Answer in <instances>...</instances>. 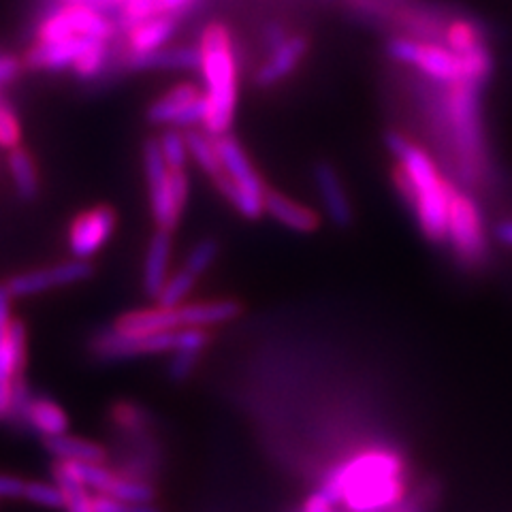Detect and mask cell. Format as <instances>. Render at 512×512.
Here are the masks:
<instances>
[{
	"label": "cell",
	"mask_w": 512,
	"mask_h": 512,
	"mask_svg": "<svg viewBox=\"0 0 512 512\" xmlns=\"http://www.w3.org/2000/svg\"><path fill=\"white\" fill-rule=\"evenodd\" d=\"M9 171L15 188H18L24 199H32L37 195V169L26 150H11L9 154Z\"/></svg>",
	"instance_id": "26"
},
{
	"label": "cell",
	"mask_w": 512,
	"mask_h": 512,
	"mask_svg": "<svg viewBox=\"0 0 512 512\" xmlns=\"http://www.w3.org/2000/svg\"><path fill=\"white\" fill-rule=\"evenodd\" d=\"M242 312V306L233 299H214V301H197L182 303L178 308L182 327H214L229 323Z\"/></svg>",
	"instance_id": "17"
},
{
	"label": "cell",
	"mask_w": 512,
	"mask_h": 512,
	"mask_svg": "<svg viewBox=\"0 0 512 512\" xmlns=\"http://www.w3.org/2000/svg\"><path fill=\"white\" fill-rule=\"evenodd\" d=\"M15 75H18V62L7 56H0V86L9 84Z\"/></svg>",
	"instance_id": "41"
},
{
	"label": "cell",
	"mask_w": 512,
	"mask_h": 512,
	"mask_svg": "<svg viewBox=\"0 0 512 512\" xmlns=\"http://www.w3.org/2000/svg\"><path fill=\"white\" fill-rule=\"evenodd\" d=\"M20 143V122L7 103H0V148H15Z\"/></svg>",
	"instance_id": "33"
},
{
	"label": "cell",
	"mask_w": 512,
	"mask_h": 512,
	"mask_svg": "<svg viewBox=\"0 0 512 512\" xmlns=\"http://www.w3.org/2000/svg\"><path fill=\"white\" fill-rule=\"evenodd\" d=\"M448 47L459 56H466L470 52H474L476 47L483 45V41H480L478 37V30L474 24L470 22H453L451 26L446 28V35H444Z\"/></svg>",
	"instance_id": "28"
},
{
	"label": "cell",
	"mask_w": 512,
	"mask_h": 512,
	"mask_svg": "<svg viewBox=\"0 0 512 512\" xmlns=\"http://www.w3.org/2000/svg\"><path fill=\"white\" fill-rule=\"evenodd\" d=\"M303 512H333V502L325 493H314L306 506H303Z\"/></svg>",
	"instance_id": "39"
},
{
	"label": "cell",
	"mask_w": 512,
	"mask_h": 512,
	"mask_svg": "<svg viewBox=\"0 0 512 512\" xmlns=\"http://www.w3.org/2000/svg\"><path fill=\"white\" fill-rule=\"evenodd\" d=\"M24 500L45 508H64L62 491L56 483L47 485V483H41V480H30L24 489Z\"/></svg>",
	"instance_id": "30"
},
{
	"label": "cell",
	"mask_w": 512,
	"mask_h": 512,
	"mask_svg": "<svg viewBox=\"0 0 512 512\" xmlns=\"http://www.w3.org/2000/svg\"><path fill=\"white\" fill-rule=\"evenodd\" d=\"M150 120L156 124L192 126L205 120V92L199 88L182 84L169 90L165 96L150 107Z\"/></svg>",
	"instance_id": "8"
},
{
	"label": "cell",
	"mask_w": 512,
	"mask_h": 512,
	"mask_svg": "<svg viewBox=\"0 0 512 512\" xmlns=\"http://www.w3.org/2000/svg\"><path fill=\"white\" fill-rule=\"evenodd\" d=\"M62 5H92V3H103V0H60Z\"/></svg>",
	"instance_id": "45"
},
{
	"label": "cell",
	"mask_w": 512,
	"mask_h": 512,
	"mask_svg": "<svg viewBox=\"0 0 512 512\" xmlns=\"http://www.w3.org/2000/svg\"><path fill=\"white\" fill-rule=\"evenodd\" d=\"M169 256H171V231L158 229L152 237L146 265H143V286L150 297H158L169 280Z\"/></svg>",
	"instance_id": "18"
},
{
	"label": "cell",
	"mask_w": 512,
	"mask_h": 512,
	"mask_svg": "<svg viewBox=\"0 0 512 512\" xmlns=\"http://www.w3.org/2000/svg\"><path fill=\"white\" fill-rule=\"evenodd\" d=\"M175 30V22L171 15H156V18L143 20L133 26L131 35H128V54L133 56H146L163 47Z\"/></svg>",
	"instance_id": "19"
},
{
	"label": "cell",
	"mask_w": 512,
	"mask_h": 512,
	"mask_svg": "<svg viewBox=\"0 0 512 512\" xmlns=\"http://www.w3.org/2000/svg\"><path fill=\"white\" fill-rule=\"evenodd\" d=\"M96 41L88 37H69L58 41H39L35 50L28 54V62L37 69L62 71L67 67H75V62L82 58L86 47ZM101 41V39H99Z\"/></svg>",
	"instance_id": "13"
},
{
	"label": "cell",
	"mask_w": 512,
	"mask_h": 512,
	"mask_svg": "<svg viewBox=\"0 0 512 512\" xmlns=\"http://www.w3.org/2000/svg\"><path fill=\"white\" fill-rule=\"evenodd\" d=\"M478 79L461 77L459 82L453 84L451 92V114L457 137L466 152L476 150V137H478Z\"/></svg>",
	"instance_id": "12"
},
{
	"label": "cell",
	"mask_w": 512,
	"mask_h": 512,
	"mask_svg": "<svg viewBox=\"0 0 512 512\" xmlns=\"http://www.w3.org/2000/svg\"><path fill=\"white\" fill-rule=\"evenodd\" d=\"M495 235H498V242L512 248V220H504L498 224V229H495Z\"/></svg>",
	"instance_id": "43"
},
{
	"label": "cell",
	"mask_w": 512,
	"mask_h": 512,
	"mask_svg": "<svg viewBox=\"0 0 512 512\" xmlns=\"http://www.w3.org/2000/svg\"><path fill=\"white\" fill-rule=\"evenodd\" d=\"M45 448L50 451L58 461H71V463H105L107 453L101 444H96L86 438H77L62 434L56 438H45Z\"/></svg>",
	"instance_id": "23"
},
{
	"label": "cell",
	"mask_w": 512,
	"mask_h": 512,
	"mask_svg": "<svg viewBox=\"0 0 512 512\" xmlns=\"http://www.w3.org/2000/svg\"><path fill=\"white\" fill-rule=\"evenodd\" d=\"M265 212H269L284 227L299 231V233H312L320 227V218L316 212L308 210L295 201H291L278 192H267L265 195Z\"/></svg>",
	"instance_id": "21"
},
{
	"label": "cell",
	"mask_w": 512,
	"mask_h": 512,
	"mask_svg": "<svg viewBox=\"0 0 512 512\" xmlns=\"http://www.w3.org/2000/svg\"><path fill=\"white\" fill-rule=\"evenodd\" d=\"M192 3H195V0H156V7L160 15H173L188 9Z\"/></svg>",
	"instance_id": "40"
},
{
	"label": "cell",
	"mask_w": 512,
	"mask_h": 512,
	"mask_svg": "<svg viewBox=\"0 0 512 512\" xmlns=\"http://www.w3.org/2000/svg\"><path fill=\"white\" fill-rule=\"evenodd\" d=\"M387 512H419V508H416L414 502H404L399 500L397 504H393L391 508H387Z\"/></svg>",
	"instance_id": "44"
},
{
	"label": "cell",
	"mask_w": 512,
	"mask_h": 512,
	"mask_svg": "<svg viewBox=\"0 0 512 512\" xmlns=\"http://www.w3.org/2000/svg\"><path fill=\"white\" fill-rule=\"evenodd\" d=\"M69 37H88L107 41L111 24L92 5H62L39 26V41H58Z\"/></svg>",
	"instance_id": "7"
},
{
	"label": "cell",
	"mask_w": 512,
	"mask_h": 512,
	"mask_svg": "<svg viewBox=\"0 0 512 512\" xmlns=\"http://www.w3.org/2000/svg\"><path fill=\"white\" fill-rule=\"evenodd\" d=\"M387 54L397 62L414 64V67H419L425 75L438 79V82L455 84L463 77V58L455 54L451 47L395 37L387 45Z\"/></svg>",
	"instance_id": "5"
},
{
	"label": "cell",
	"mask_w": 512,
	"mask_h": 512,
	"mask_svg": "<svg viewBox=\"0 0 512 512\" xmlns=\"http://www.w3.org/2000/svg\"><path fill=\"white\" fill-rule=\"evenodd\" d=\"M11 293L7 286H0V342L7 338V333L11 329Z\"/></svg>",
	"instance_id": "38"
},
{
	"label": "cell",
	"mask_w": 512,
	"mask_h": 512,
	"mask_svg": "<svg viewBox=\"0 0 512 512\" xmlns=\"http://www.w3.org/2000/svg\"><path fill=\"white\" fill-rule=\"evenodd\" d=\"M201 52L197 47H173V50H160L146 54V56H133L131 67L133 69H199Z\"/></svg>",
	"instance_id": "24"
},
{
	"label": "cell",
	"mask_w": 512,
	"mask_h": 512,
	"mask_svg": "<svg viewBox=\"0 0 512 512\" xmlns=\"http://www.w3.org/2000/svg\"><path fill=\"white\" fill-rule=\"evenodd\" d=\"M26 425L43 438H56L69 431V416L56 402L45 397H32L26 412Z\"/></svg>",
	"instance_id": "22"
},
{
	"label": "cell",
	"mask_w": 512,
	"mask_h": 512,
	"mask_svg": "<svg viewBox=\"0 0 512 512\" xmlns=\"http://www.w3.org/2000/svg\"><path fill=\"white\" fill-rule=\"evenodd\" d=\"M199 69L205 82V120L207 135L222 137L233 124L237 105V60L229 30L222 24L207 26L201 43Z\"/></svg>",
	"instance_id": "2"
},
{
	"label": "cell",
	"mask_w": 512,
	"mask_h": 512,
	"mask_svg": "<svg viewBox=\"0 0 512 512\" xmlns=\"http://www.w3.org/2000/svg\"><path fill=\"white\" fill-rule=\"evenodd\" d=\"M216 143L224 167L218 178H214L216 188L231 201V205L239 214L250 220L261 218L265 212L267 192L263 188L261 178L252 169L242 146L227 135L216 137Z\"/></svg>",
	"instance_id": "3"
},
{
	"label": "cell",
	"mask_w": 512,
	"mask_h": 512,
	"mask_svg": "<svg viewBox=\"0 0 512 512\" xmlns=\"http://www.w3.org/2000/svg\"><path fill=\"white\" fill-rule=\"evenodd\" d=\"M308 54V39L306 37H288L274 52H269L267 62L261 67L256 82L259 86H274L282 82L284 77L291 75L297 64Z\"/></svg>",
	"instance_id": "16"
},
{
	"label": "cell",
	"mask_w": 512,
	"mask_h": 512,
	"mask_svg": "<svg viewBox=\"0 0 512 512\" xmlns=\"http://www.w3.org/2000/svg\"><path fill=\"white\" fill-rule=\"evenodd\" d=\"M195 282H197V276L190 274L186 267H182L178 274H173L165 282L163 291L158 293V297H156L158 306H163V308H180L182 303H184V299L188 297V293L192 291V286H195Z\"/></svg>",
	"instance_id": "27"
},
{
	"label": "cell",
	"mask_w": 512,
	"mask_h": 512,
	"mask_svg": "<svg viewBox=\"0 0 512 512\" xmlns=\"http://www.w3.org/2000/svg\"><path fill=\"white\" fill-rule=\"evenodd\" d=\"M92 504H94V512H160L152 504L122 502V500L111 498V495H105V493L92 495Z\"/></svg>",
	"instance_id": "34"
},
{
	"label": "cell",
	"mask_w": 512,
	"mask_h": 512,
	"mask_svg": "<svg viewBox=\"0 0 512 512\" xmlns=\"http://www.w3.org/2000/svg\"><path fill=\"white\" fill-rule=\"evenodd\" d=\"M92 276V267L82 261L75 259L69 263H60L54 267H45L37 271H28V274L15 276L7 282V288L11 297H30L43 291H50L56 286H69L75 282H82Z\"/></svg>",
	"instance_id": "9"
},
{
	"label": "cell",
	"mask_w": 512,
	"mask_h": 512,
	"mask_svg": "<svg viewBox=\"0 0 512 512\" xmlns=\"http://www.w3.org/2000/svg\"><path fill=\"white\" fill-rule=\"evenodd\" d=\"M314 182L320 192V199L325 203V210L331 222L335 227H350L352 207L335 169L329 163H318L314 167Z\"/></svg>",
	"instance_id": "15"
},
{
	"label": "cell",
	"mask_w": 512,
	"mask_h": 512,
	"mask_svg": "<svg viewBox=\"0 0 512 512\" xmlns=\"http://www.w3.org/2000/svg\"><path fill=\"white\" fill-rule=\"evenodd\" d=\"M114 327L126 335H135V338H146V335H156L165 331L182 329L178 308H163L158 306L150 310H137L122 314Z\"/></svg>",
	"instance_id": "14"
},
{
	"label": "cell",
	"mask_w": 512,
	"mask_h": 512,
	"mask_svg": "<svg viewBox=\"0 0 512 512\" xmlns=\"http://www.w3.org/2000/svg\"><path fill=\"white\" fill-rule=\"evenodd\" d=\"M105 3H109V5H126V3H131V0H105Z\"/></svg>",
	"instance_id": "46"
},
{
	"label": "cell",
	"mask_w": 512,
	"mask_h": 512,
	"mask_svg": "<svg viewBox=\"0 0 512 512\" xmlns=\"http://www.w3.org/2000/svg\"><path fill=\"white\" fill-rule=\"evenodd\" d=\"M26 480L13 474H0V500H24Z\"/></svg>",
	"instance_id": "37"
},
{
	"label": "cell",
	"mask_w": 512,
	"mask_h": 512,
	"mask_svg": "<svg viewBox=\"0 0 512 512\" xmlns=\"http://www.w3.org/2000/svg\"><path fill=\"white\" fill-rule=\"evenodd\" d=\"M199 359V352H188V350H178L173 355L171 363H169V376L173 380H186L192 372V367L197 365Z\"/></svg>",
	"instance_id": "36"
},
{
	"label": "cell",
	"mask_w": 512,
	"mask_h": 512,
	"mask_svg": "<svg viewBox=\"0 0 512 512\" xmlns=\"http://www.w3.org/2000/svg\"><path fill=\"white\" fill-rule=\"evenodd\" d=\"M186 146H188V156L210 175V178H218V175L224 171L222 167V158L218 152V143L216 137L210 139L207 135L201 133H188L186 135Z\"/></svg>",
	"instance_id": "25"
},
{
	"label": "cell",
	"mask_w": 512,
	"mask_h": 512,
	"mask_svg": "<svg viewBox=\"0 0 512 512\" xmlns=\"http://www.w3.org/2000/svg\"><path fill=\"white\" fill-rule=\"evenodd\" d=\"M111 419H114V423L118 427H124V429H139L146 425V412H143L141 408L133 406V404H118L114 406V410H111Z\"/></svg>",
	"instance_id": "35"
},
{
	"label": "cell",
	"mask_w": 512,
	"mask_h": 512,
	"mask_svg": "<svg viewBox=\"0 0 512 512\" xmlns=\"http://www.w3.org/2000/svg\"><path fill=\"white\" fill-rule=\"evenodd\" d=\"M333 504L352 512L387 510L404 498L402 459L387 451H370L333 468L323 480V489Z\"/></svg>",
	"instance_id": "1"
},
{
	"label": "cell",
	"mask_w": 512,
	"mask_h": 512,
	"mask_svg": "<svg viewBox=\"0 0 512 512\" xmlns=\"http://www.w3.org/2000/svg\"><path fill=\"white\" fill-rule=\"evenodd\" d=\"M26 365V327L13 320L7 338L0 342V421L7 419L15 384L22 378Z\"/></svg>",
	"instance_id": "10"
},
{
	"label": "cell",
	"mask_w": 512,
	"mask_h": 512,
	"mask_svg": "<svg viewBox=\"0 0 512 512\" xmlns=\"http://www.w3.org/2000/svg\"><path fill=\"white\" fill-rule=\"evenodd\" d=\"M143 165H146V180L156 227L163 231H173L178 227L184 205L188 201V175L184 169H171L165 163L158 141L146 143Z\"/></svg>",
	"instance_id": "4"
},
{
	"label": "cell",
	"mask_w": 512,
	"mask_h": 512,
	"mask_svg": "<svg viewBox=\"0 0 512 512\" xmlns=\"http://www.w3.org/2000/svg\"><path fill=\"white\" fill-rule=\"evenodd\" d=\"M288 39V35L284 32V28L282 26H269L267 28V32H265V43H267V47H269V52H274L276 47H280L284 41Z\"/></svg>",
	"instance_id": "42"
},
{
	"label": "cell",
	"mask_w": 512,
	"mask_h": 512,
	"mask_svg": "<svg viewBox=\"0 0 512 512\" xmlns=\"http://www.w3.org/2000/svg\"><path fill=\"white\" fill-rule=\"evenodd\" d=\"M114 229L116 216L107 207H94V210L77 216L69 233V244L75 259L88 261L109 242Z\"/></svg>",
	"instance_id": "11"
},
{
	"label": "cell",
	"mask_w": 512,
	"mask_h": 512,
	"mask_svg": "<svg viewBox=\"0 0 512 512\" xmlns=\"http://www.w3.org/2000/svg\"><path fill=\"white\" fill-rule=\"evenodd\" d=\"M105 60H107L105 41L96 39V41H92V43L86 47V52L82 54V58H79V60L75 62L73 71H75L79 77L92 79V77H96V75H99V73L103 71Z\"/></svg>",
	"instance_id": "29"
},
{
	"label": "cell",
	"mask_w": 512,
	"mask_h": 512,
	"mask_svg": "<svg viewBox=\"0 0 512 512\" xmlns=\"http://www.w3.org/2000/svg\"><path fill=\"white\" fill-rule=\"evenodd\" d=\"M446 239L466 263H478L485 254V233L474 201L453 188L448 207Z\"/></svg>",
	"instance_id": "6"
},
{
	"label": "cell",
	"mask_w": 512,
	"mask_h": 512,
	"mask_svg": "<svg viewBox=\"0 0 512 512\" xmlns=\"http://www.w3.org/2000/svg\"><path fill=\"white\" fill-rule=\"evenodd\" d=\"M52 474H54V483L62 491L64 510L67 512H94L90 487L84 483L82 476L77 474L75 463L56 459Z\"/></svg>",
	"instance_id": "20"
},
{
	"label": "cell",
	"mask_w": 512,
	"mask_h": 512,
	"mask_svg": "<svg viewBox=\"0 0 512 512\" xmlns=\"http://www.w3.org/2000/svg\"><path fill=\"white\" fill-rule=\"evenodd\" d=\"M216 256H218V244L214 242V239H203V242H199L195 248L190 250L184 267L190 271V274H195L199 278L214 265Z\"/></svg>",
	"instance_id": "31"
},
{
	"label": "cell",
	"mask_w": 512,
	"mask_h": 512,
	"mask_svg": "<svg viewBox=\"0 0 512 512\" xmlns=\"http://www.w3.org/2000/svg\"><path fill=\"white\" fill-rule=\"evenodd\" d=\"M158 148L163 152L165 163L171 169H184L186 160H188V146H186V137L178 133H167L163 139L158 141Z\"/></svg>",
	"instance_id": "32"
}]
</instances>
